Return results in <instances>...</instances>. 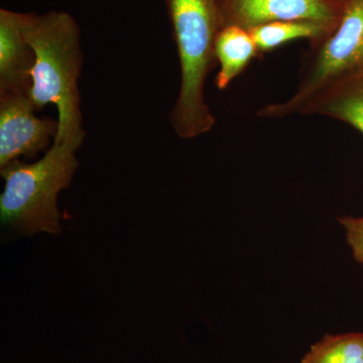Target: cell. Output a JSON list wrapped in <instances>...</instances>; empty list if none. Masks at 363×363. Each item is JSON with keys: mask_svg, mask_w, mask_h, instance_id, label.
I'll return each instance as SVG.
<instances>
[{"mask_svg": "<svg viewBox=\"0 0 363 363\" xmlns=\"http://www.w3.org/2000/svg\"><path fill=\"white\" fill-rule=\"evenodd\" d=\"M23 30L35 54L28 95L37 111L52 104L59 130L52 143L80 147L86 138L79 77L83 66L80 28L65 11L23 13Z\"/></svg>", "mask_w": 363, "mask_h": 363, "instance_id": "6da1fadb", "label": "cell"}, {"mask_svg": "<svg viewBox=\"0 0 363 363\" xmlns=\"http://www.w3.org/2000/svg\"><path fill=\"white\" fill-rule=\"evenodd\" d=\"M162 1L180 63V89L169 121L179 138L193 140L216 123L205 98V85L217 64L215 43L223 28L222 0Z\"/></svg>", "mask_w": 363, "mask_h": 363, "instance_id": "7a4b0ae2", "label": "cell"}, {"mask_svg": "<svg viewBox=\"0 0 363 363\" xmlns=\"http://www.w3.org/2000/svg\"><path fill=\"white\" fill-rule=\"evenodd\" d=\"M78 147L52 143L51 149L35 162L13 161L0 168L4 190L0 195L2 225L23 235L61 233L62 215L57 199L70 186L79 162Z\"/></svg>", "mask_w": 363, "mask_h": 363, "instance_id": "3957f363", "label": "cell"}, {"mask_svg": "<svg viewBox=\"0 0 363 363\" xmlns=\"http://www.w3.org/2000/svg\"><path fill=\"white\" fill-rule=\"evenodd\" d=\"M363 74V0H344L340 20L321 39L310 42L298 71L295 92L285 101L257 111L264 118L304 116L324 91Z\"/></svg>", "mask_w": 363, "mask_h": 363, "instance_id": "277c9868", "label": "cell"}, {"mask_svg": "<svg viewBox=\"0 0 363 363\" xmlns=\"http://www.w3.org/2000/svg\"><path fill=\"white\" fill-rule=\"evenodd\" d=\"M35 112L28 91L0 95V168L21 157L33 159L54 142L58 119Z\"/></svg>", "mask_w": 363, "mask_h": 363, "instance_id": "5b68a950", "label": "cell"}, {"mask_svg": "<svg viewBox=\"0 0 363 363\" xmlns=\"http://www.w3.org/2000/svg\"><path fill=\"white\" fill-rule=\"evenodd\" d=\"M344 0H222L224 26L245 30L274 21H309L334 28Z\"/></svg>", "mask_w": 363, "mask_h": 363, "instance_id": "8992f818", "label": "cell"}, {"mask_svg": "<svg viewBox=\"0 0 363 363\" xmlns=\"http://www.w3.org/2000/svg\"><path fill=\"white\" fill-rule=\"evenodd\" d=\"M23 13L0 9V95L30 90L35 54L23 30Z\"/></svg>", "mask_w": 363, "mask_h": 363, "instance_id": "52a82bcc", "label": "cell"}, {"mask_svg": "<svg viewBox=\"0 0 363 363\" xmlns=\"http://www.w3.org/2000/svg\"><path fill=\"white\" fill-rule=\"evenodd\" d=\"M304 116L330 117L350 124L363 135V74L344 79L324 91Z\"/></svg>", "mask_w": 363, "mask_h": 363, "instance_id": "ba28073f", "label": "cell"}, {"mask_svg": "<svg viewBox=\"0 0 363 363\" xmlns=\"http://www.w3.org/2000/svg\"><path fill=\"white\" fill-rule=\"evenodd\" d=\"M215 59L219 71L215 79L217 89L225 90L242 73L259 50L250 30L238 26H224L215 43Z\"/></svg>", "mask_w": 363, "mask_h": 363, "instance_id": "9c48e42d", "label": "cell"}, {"mask_svg": "<svg viewBox=\"0 0 363 363\" xmlns=\"http://www.w3.org/2000/svg\"><path fill=\"white\" fill-rule=\"evenodd\" d=\"M331 26L309 21H274L250 28L259 57L274 51L286 43L296 40L309 42L321 39L332 30Z\"/></svg>", "mask_w": 363, "mask_h": 363, "instance_id": "30bf717a", "label": "cell"}, {"mask_svg": "<svg viewBox=\"0 0 363 363\" xmlns=\"http://www.w3.org/2000/svg\"><path fill=\"white\" fill-rule=\"evenodd\" d=\"M301 363H363V332L326 334L313 344Z\"/></svg>", "mask_w": 363, "mask_h": 363, "instance_id": "8fae6325", "label": "cell"}, {"mask_svg": "<svg viewBox=\"0 0 363 363\" xmlns=\"http://www.w3.org/2000/svg\"><path fill=\"white\" fill-rule=\"evenodd\" d=\"M338 222L344 229L353 257L363 264V217H339Z\"/></svg>", "mask_w": 363, "mask_h": 363, "instance_id": "7c38bea8", "label": "cell"}]
</instances>
